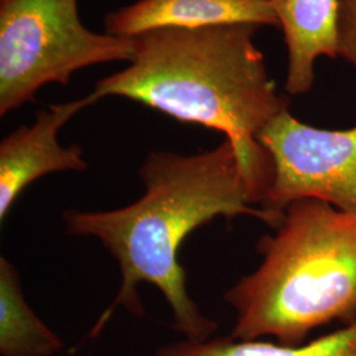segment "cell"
<instances>
[{"label": "cell", "mask_w": 356, "mask_h": 356, "mask_svg": "<svg viewBox=\"0 0 356 356\" xmlns=\"http://www.w3.org/2000/svg\"><path fill=\"white\" fill-rule=\"evenodd\" d=\"M145 188L132 204L110 211L65 210L66 234L95 238L114 257L122 284L115 300L90 332L101 334L118 307L140 318L145 314L138 286L154 285L172 312L173 330L185 339L204 341L218 325L207 318L188 292L179 247L193 231L218 216H254L276 229L280 219L254 204L231 141L194 154L148 153L139 168Z\"/></svg>", "instance_id": "cell-1"}, {"label": "cell", "mask_w": 356, "mask_h": 356, "mask_svg": "<svg viewBox=\"0 0 356 356\" xmlns=\"http://www.w3.org/2000/svg\"><path fill=\"white\" fill-rule=\"evenodd\" d=\"M254 24L164 28L135 38L127 67L104 76L95 102L126 98L178 122L216 129L231 141L254 204L261 207L273 178L261 131L289 99L279 92L254 38Z\"/></svg>", "instance_id": "cell-2"}, {"label": "cell", "mask_w": 356, "mask_h": 356, "mask_svg": "<svg viewBox=\"0 0 356 356\" xmlns=\"http://www.w3.org/2000/svg\"><path fill=\"white\" fill-rule=\"evenodd\" d=\"M257 251L260 266L225 293L235 312L231 338L298 346L319 326L355 318L356 214L296 201Z\"/></svg>", "instance_id": "cell-3"}, {"label": "cell", "mask_w": 356, "mask_h": 356, "mask_svg": "<svg viewBox=\"0 0 356 356\" xmlns=\"http://www.w3.org/2000/svg\"><path fill=\"white\" fill-rule=\"evenodd\" d=\"M134 57L135 38L86 28L78 0H0V116L78 70Z\"/></svg>", "instance_id": "cell-4"}, {"label": "cell", "mask_w": 356, "mask_h": 356, "mask_svg": "<svg viewBox=\"0 0 356 356\" xmlns=\"http://www.w3.org/2000/svg\"><path fill=\"white\" fill-rule=\"evenodd\" d=\"M259 143L273 165L263 210L282 220L293 202L318 200L356 214V126L314 127L286 110L261 131Z\"/></svg>", "instance_id": "cell-5"}, {"label": "cell", "mask_w": 356, "mask_h": 356, "mask_svg": "<svg viewBox=\"0 0 356 356\" xmlns=\"http://www.w3.org/2000/svg\"><path fill=\"white\" fill-rule=\"evenodd\" d=\"M95 101L86 97L40 110L29 126L15 129L0 143V220L3 222L26 188L51 173L86 172L89 164L79 145L64 147L60 131Z\"/></svg>", "instance_id": "cell-6"}, {"label": "cell", "mask_w": 356, "mask_h": 356, "mask_svg": "<svg viewBox=\"0 0 356 356\" xmlns=\"http://www.w3.org/2000/svg\"><path fill=\"white\" fill-rule=\"evenodd\" d=\"M236 24L279 26V20L270 0H138L107 13L104 32L134 38L164 28Z\"/></svg>", "instance_id": "cell-7"}, {"label": "cell", "mask_w": 356, "mask_h": 356, "mask_svg": "<svg viewBox=\"0 0 356 356\" xmlns=\"http://www.w3.org/2000/svg\"><path fill=\"white\" fill-rule=\"evenodd\" d=\"M288 49L285 91L304 95L316 82L319 57H337L338 0H270Z\"/></svg>", "instance_id": "cell-8"}, {"label": "cell", "mask_w": 356, "mask_h": 356, "mask_svg": "<svg viewBox=\"0 0 356 356\" xmlns=\"http://www.w3.org/2000/svg\"><path fill=\"white\" fill-rule=\"evenodd\" d=\"M64 351L63 339L38 318L22 291L19 270L0 257V354L53 356Z\"/></svg>", "instance_id": "cell-9"}, {"label": "cell", "mask_w": 356, "mask_h": 356, "mask_svg": "<svg viewBox=\"0 0 356 356\" xmlns=\"http://www.w3.org/2000/svg\"><path fill=\"white\" fill-rule=\"evenodd\" d=\"M154 356H356V317L339 330L298 346H284L261 339L238 341L229 335L165 344Z\"/></svg>", "instance_id": "cell-10"}, {"label": "cell", "mask_w": 356, "mask_h": 356, "mask_svg": "<svg viewBox=\"0 0 356 356\" xmlns=\"http://www.w3.org/2000/svg\"><path fill=\"white\" fill-rule=\"evenodd\" d=\"M337 57L356 70V0H338Z\"/></svg>", "instance_id": "cell-11"}]
</instances>
